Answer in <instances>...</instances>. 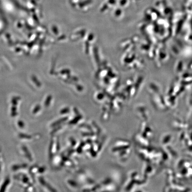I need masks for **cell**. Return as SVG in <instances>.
<instances>
[{
  "mask_svg": "<svg viewBox=\"0 0 192 192\" xmlns=\"http://www.w3.org/2000/svg\"><path fill=\"white\" fill-rule=\"evenodd\" d=\"M22 150H23V151H24V154H25V156H26V157H27L30 161H33V158H32V156H31V154H30L27 148L25 146H23L22 147Z\"/></svg>",
  "mask_w": 192,
  "mask_h": 192,
  "instance_id": "6da1fadb",
  "label": "cell"
},
{
  "mask_svg": "<svg viewBox=\"0 0 192 192\" xmlns=\"http://www.w3.org/2000/svg\"><path fill=\"white\" fill-rule=\"evenodd\" d=\"M40 109H41V106L40 105H38L36 106V107L34 108V110H33V113L35 114V113H37L39 111Z\"/></svg>",
  "mask_w": 192,
  "mask_h": 192,
  "instance_id": "5b68a950",
  "label": "cell"
},
{
  "mask_svg": "<svg viewBox=\"0 0 192 192\" xmlns=\"http://www.w3.org/2000/svg\"><path fill=\"white\" fill-rule=\"evenodd\" d=\"M10 183V179L9 178H7L5 180L4 183L1 186V190H0V192H4L6 190V189L7 187L8 186L9 184Z\"/></svg>",
  "mask_w": 192,
  "mask_h": 192,
  "instance_id": "7a4b0ae2",
  "label": "cell"
},
{
  "mask_svg": "<svg viewBox=\"0 0 192 192\" xmlns=\"http://www.w3.org/2000/svg\"><path fill=\"white\" fill-rule=\"evenodd\" d=\"M19 137L20 138L25 139H30L32 138L30 135L24 134H20Z\"/></svg>",
  "mask_w": 192,
  "mask_h": 192,
  "instance_id": "277c9868",
  "label": "cell"
},
{
  "mask_svg": "<svg viewBox=\"0 0 192 192\" xmlns=\"http://www.w3.org/2000/svg\"><path fill=\"white\" fill-rule=\"evenodd\" d=\"M29 179L28 178L26 177V176H24V177H23V182L24 183H29Z\"/></svg>",
  "mask_w": 192,
  "mask_h": 192,
  "instance_id": "52a82bcc",
  "label": "cell"
},
{
  "mask_svg": "<svg viewBox=\"0 0 192 192\" xmlns=\"http://www.w3.org/2000/svg\"><path fill=\"white\" fill-rule=\"evenodd\" d=\"M27 166L28 165L26 164H20V165L16 164V165H14L13 166L12 169L14 171H16V170H18L20 168H26Z\"/></svg>",
  "mask_w": 192,
  "mask_h": 192,
  "instance_id": "3957f363",
  "label": "cell"
},
{
  "mask_svg": "<svg viewBox=\"0 0 192 192\" xmlns=\"http://www.w3.org/2000/svg\"><path fill=\"white\" fill-rule=\"evenodd\" d=\"M44 170H45V169H44V168H39V170H38V172L40 173H42L44 172Z\"/></svg>",
  "mask_w": 192,
  "mask_h": 192,
  "instance_id": "ba28073f",
  "label": "cell"
},
{
  "mask_svg": "<svg viewBox=\"0 0 192 192\" xmlns=\"http://www.w3.org/2000/svg\"><path fill=\"white\" fill-rule=\"evenodd\" d=\"M17 124H18L19 127H20L21 129H22V128H24V122L22 121V120H19V121H18V122H17Z\"/></svg>",
  "mask_w": 192,
  "mask_h": 192,
  "instance_id": "8992f818",
  "label": "cell"
}]
</instances>
